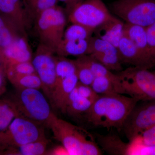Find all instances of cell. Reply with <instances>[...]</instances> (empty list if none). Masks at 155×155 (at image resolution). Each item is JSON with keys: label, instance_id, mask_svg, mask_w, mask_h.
I'll return each mask as SVG.
<instances>
[{"label": "cell", "instance_id": "1", "mask_svg": "<svg viewBox=\"0 0 155 155\" xmlns=\"http://www.w3.org/2000/svg\"><path fill=\"white\" fill-rule=\"evenodd\" d=\"M138 102L120 94L100 95L84 117L95 127L121 130L127 116Z\"/></svg>", "mask_w": 155, "mask_h": 155}, {"label": "cell", "instance_id": "2", "mask_svg": "<svg viewBox=\"0 0 155 155\" xmlns=\"http://www.w3.org/2000/svg\"><path fill=\"white\" fill-rule=\"evenodd\" d=\"M54 138L61 143L71 155H100L102 151L94 136L86 129L57 116L49 126Z\"/></svg>", "mask_w": 155, "mask_h": 155}, {"label": "cell", "instance_id": "3", "mask_svg": "<svg viewBox=\"0 0 155 155\" xmlns=\"http://www.w3.org/2000/svg\"><path fill=\"white\" fill-rule=\"evenodd\" d=\"M47 97L40 90L35 89L17 90L11 101L19 116L32 120L43 126L49 127L56 116Z\"/></svg>", "mask_w": 155, "mask_h": 155}, {"label": "cell", "instance_id": "4", "mask_svg": "<svg viewBox=\"0 0 155 155\" xmlns=\"http://www.w3.org/2000/svg\"><path fill=\"white\" fill-rule=\"evenodd\" d=\"M67 17L65 10L57 5L40 14L33 23L39 43L55 53L64 38Z\"/></svg>", "mask_w": 155, "mask_h": 155}, {"label": "cell", "instance_id": "5", "mask_svg": "<svg viewBox=\"0 0 155 155\" xmlns=\"http://www.w3.org/2000/svg\"><path fill=\"white\" fill-rule=\"evenodd\" d=\"M122 94L139 101L155 100V74L149 69L130 67L118 73Z\"/></svg>", "mask_w": 155, "mask_h": 155}, {"label": "cell", "instance_id": "6", "mask_svg": "<svg viewBox=\"0 0 155 155\" xmlns=\"http://www.w3.org/2000/svg\"><path fill=\"white\" fill-rule=\"evenodd\" d=\"M109 7L125 23L147 28L155 22V0H116Z\"/></svg>", "mask_w": 155, "mask_h": 155}, {"label": "cell", "instance_id": "7", "mask_svg": "<svg viewBox=\"0 0 155 155\" xmlns=\"http://www.w3.org/2000/svg\"><path fill=\"white\" fill-rule=\"evenodd\" d=\"M45 137L44 126L25 117L17 116L6 130L0 133V147L8 149Z\"/></svg>", "mask_w": 155, "mask_h": 155}, {"label": "cell", "instance_id": "8", "mask_svg": "<svg viewBox=\"0 0 155 155\" xmlns=\"http://www.w3.org/2000/svg\"><path fill=\"white\" fill-rule=\"evenodd\" d=\"M114 16L103 0H85L67 17L71 23H77L95 30Z\"/></svg>", "mask_w": 155, "mask_h": 155}, {"label": "cell", "instance_id": "9", "mask_svg": "<svg viewBox=\"0 0 155 155\" xmlns=\"http://www.w3.org/2000/svg\"><path fill=\"white\" fill-rule=\"evenodd\" d=\"M155 125V100L139 101L130 112L122 130L130 142Z\"/></svg>", "mask_w": 155, "mask_h": 155}, {"label": "cell", "instance_id": "10", "mask_svg": "<svg viewBox=\"0 0 155 155\" xmlns=\"http://www.w3.org/2000/svg\"><path fill=\"white\" fill-rule=\"evenodd\" d=\"M54 51L39 43L31 62L40 78L44 94L50 101L56 81V56Z\"/></svg>", "mask_w": 155, "mask_h": 155}, {"label": "cell", "instance_id": "11", "mask_svg": "<svg viewBox=\"0 0 155 155\" xmlns=\"http://www.w3.org/2000/svg\"><path fill=\"white\" fill-rule=\"evenodd\" d=\"M111 71L123 70L117 48L109 42L93 36L89 39L88 54Z\"/></svg>", "mask_w": 155, "mask_h": 155}, {"label": "cell", "instance_id": "12", "mask_svg": "<svg viewBox=\"0 0 155 155\" xmlns=\"http://www.w3.org/2000/svg\"><path fill=\"white\" fill-rule=\"evenodd\" d=\"M2 49L1 60L5 69L14 64L32 60L33 55L26 36L19 37Z\"/></svg>", "mask_w": 155, "mask_h": 155}, {"label": "cell", "instance_id": "13", "mask_svg": "<svg viewBox=\"0 0 155 155\" xmlns=\"http://www.w3.org/2000/svg\"><path fill=\"white\" fill-rule=\"evenodd\" d=\"M119 59L122 64L140 69H150L153 65L135 46L133 42L123 35L117 46Z\"/></svg>", "mask_w": 155, "mask_h": 155}, {"label": "cell", "instance_id": "14", "mask_svg": "<svg viewBox=\"0 0 155 155\" xmlns=\"http://www.w3.org/2000/svg\"><path fill=\"white\" fill-rule=\"evenodd\" d=\"M0 14L5 15L26 35L31 24L24 8L23 0H0Z\"/></svg>", "mask_w": 155, "mask_h": 155}, {"label": "cell", "instance_id": "15", "mask_svg": "<svg viewBox=\"0 0 155 155\" xmlns=\"http://www.w3.org/2000/svg\"><path fill=\"white\" fill-rule=\"evenodd\" d=\"M78 82L75 73L56 82L49 101L53 107L62 111L67 98Z\"/></svg>", "mask_w": 155, "mask_h": 155}, {"label": "cell", "instance_id": "16", "mask_svg": "<svg viewBox=\"0 0 155 155\" xmlns=\"http://www.w3.org/2000/svg\"><path fill=\"white\" fill-rule=\"evenodd\" d=\"M124 24V21L114 16L112 19L96 28L94 35L117 48L120 39L123 36Z\"/></svg>", "mask_w": 155, "mask_h": 155}, {"label": "cell", "instance_id": "17", "mask_svg": "<svg viewBox=\"0 0 155 155\" xmlns=\"http://www.w3.org/2000/svg\"><path fill=\"white\" fill-rule=\"evenodd\" d=\"M95 101L81 94L75 87L67 98L61 112L71 117L84 116Z\"/></svg>", "mask_w": 155, "mask_h": 155}, {"label": "cell", "instance_id": "18", "mask_svg": "<svg viewBox=\"0 0 155 155\" xmlns=\"http://www.w3.org/2000/svg\"><path fill=\"white\" fill-rule=\"evenodd\" d=\"M123 35L129 39L141 52L155 67L150 54L147 39L146 28L125 23L123 28Z\"/></svg>", "mask_w": 155, "mask_h": 155}, {"label": "cell", "instance_id": "19", "mask_svg": "<svg viewBox=\"0 0 155 155\" xmlns=\"http://www.w3.org/2000/svg\"><path fill=\"white\" fill-rule=\"evenodd\" d=\"M94 136L99 146L108 154L127 155L129 142L125 143L116 134L96 133Z\"/></svg>", "mask_w": 155, "mask_h": 155}, {"label": "cell", "instance_id": "20", "mask_svg": "<svg viewBox=\"0 0 155 155\" xmlns=\"http://www.w3.org/2000/svg\"><path fill=\"white\" fill-rule=\"evenodd\" d=\"M89 48V39H63L57 48L55 53L57 56L60 57L73 56L78 57L88 54Z\"/></svg>", "mask_w": 155, "mask_h": 155}, {"label": "cell", "instance_id": "21", "mask_svg": "<svg viewBox=\"0 0 155 155\" xmlns=\"http://www.w3.org/2000/svg\"><path fill=\"white\" fill-rule=\"evenodd\" d=\"M48 140L46 137L26 143L8 149V153L16 155H45L47 152Z\"/></svg>", "mask_w": 155, "mask_h": 155}, {"label": "cell", "instance_id": "22", "mask_svg": "<svg viewBox=\"0 0 155 155\" xmlns=\"http://www.w3.org/2000/svg\"><path fill=\"white\" fill-rule=\"evenodd\" d=\"M91 86L99 95L112 94H122L119 76L117 79L96 76L95 77Z\"/></svg>", "mask_w": 155, "mask_h": 155}, {"label": "cell", "instance_id": "23", "mask_svg": "<svg viewBox=\"0 0 155 155\" xmlns=\"http://www.w3.org/2000/svg\"><path fill=\"white\" fill-rule=\"evenodd\" d=\"M58 0H23L24 8L31 23L44 11L57 5Z\"/></svg>", "mask_w": 155, "mask_h": 155}, {"label": "cell", "instance_id": "24", "mask_svg": "<svg viewBox=\"0 0 155 155\" xmlns=\"http://www.w3.org/2000/svg\"><path fill=\"white\" fill-rule=\"evenodd\" d=\"M19 116V113L11 101L0 100V133L6 130L14 119Z\"/></svg>", "mask_w": 155, "mask_h": 155}, {"label": "cell", "instance_id": "25", "mask_svg": "<svg viewBox=\"0 0 155 155\" xmlns=\"http://www.w3.org/2000/svg\"><path fill=\"white\" fill-rule=\"evenodd\" d=\"M94 31L81 24L72 23L65 30L63 39L89 40L93 36Z\"/></svg>", "mask_w": 155, "mask_h": 155}, {"label": "cell", "instance_id": "26", "mask_svg": "<svg viewBox=\"0 0 155 155\" xmlns=\"http://www.w3.org/2000/svg\"><path fill=\"white\" fill-rule=\"evenodd\" d=\"M57 56L56 57V83L65 78L76 73V67L74 60H70L66 57Z\"/></svg>", "mask_w": 155, "mask_h": 155}, {"label": "cell", "instance_id": "27", "mask_svg": "<svg viewBox=\"0 0 155 155\" xmlns=\"http://www.w3.org/2000/svg\"><path fill=\"white\" fill-rule=\"evenodd\" d=\"M5 71L11 81L23 75L36 73L31 61L14 64L8 67Z\"/></svg>", "mask_w": 155, "mask_h": 155}, {"label": "cell", "instance_id": "28", "mask_svg": "<svg viewBox=\"0 0 155 155\" xmlns=\"http://www.w3.org/2000/svg\"><path fill=\"white\" fill-rule=\"evenodd\" d=\"M11 82L17 90L42 88L41 80L36 73L20 76Z\"/></svg>", "mask_w": 155, "mask_h": 155}, {"label": "cell", "instance_id": "29", "mask_svg": "<svg viewBox=\"0 0 155 155\" xmlns=\"http://www.w3.org/2000/svg\"><path fill=\"white\" fill-rule=\"evenodd\" d=\"M74 61L78 81L85 85L91 86L95 77L90 68L81 57H78Z\"/></svg>", "mask_w": 155, "mask_h": 155}, {"label": "cell", "instance_id": "30", "mask_svg": "<svg viewBox=\"0 0 155 155\" xmlns=\"http://www.w3.org/2000/svg\"><path fill=\"white\" fill-rule=\"evenodd\" d=\"M127 155H155V146L143 144L135 138L129 142Z\"/></svg>", "mask_w": 155, "mask_h": 155}, {"label": "cell", "instance_id": "31", "mask_svg": "<svg viewBox=\"0 0 155 155\" xmlns=\"http://www.w3.org/2000/svg\"><path fill=\"white\" fill-rule=\"evenodd\" d=\"M146 31L150 54L155 65V22L147 27Z\"/></svg>", "mask_w": 155, "mask_h": 155}, {"label": "cell", "instance_id": "32", "mask_svg": "<svg viewBox=\"0 0 155 155\" xmlns=\"http://www.w3.org/2000/svg\"><path fill=\"white\" fill-rule=\"evenodd\" d=\"M135 138L143 144L155 146V125L146 130Z\"/></svg>", "mask_w": 155, "mask_h": 155}, {"label": "cell", "instance_id": "33", "mask_svg": "<svg viewBox=\"0 0 155 155\" xmlns=\"http://www.w3.org/2000/svg\"><path fill=\"white\" fill-rule=\"evenodd\" d=\"M58 1L64 3L66 6L65 11L68 17L73 10L78 5L83 2L85 0H58Z\"/></svg>", "mask_w": 155, "mask_h": 155}, {"label": "cell", "instance_id": "34", "mask_svg": "<svg viewBox=\"0 0 155 155\" xmlns=\"http://www.w3.org/2000/svg\"><path fill=\"white\" fill-rule=\"evenodd\" d=\"M47 155H69V153L65 147L63 145L54 147L47 152Z\"/></svg>", "mask_w": 155, "mask_h": 155}, {"label": "cell", "instance_id": "35", "mask_svg": "<svg viewBox=\"0 0 155 155\" xmlns=\"http://www.w3.org/2000/svg\"><path fill=\"white\" fill-rule=\"evenodd\" d=\"M5 18V17L3 16H0V32L5 28L10 27V26H16L18 27L16 24H14V22H12H12L10 21L9 22H8L9 21H11L10 19H8L6 20Z\"/></svg>", "mask_w": 155, "mask_h": 155}, {"label": "cell", "instance_id": "36", "mask_svg": "<svg viewBox=\"0 0 155 155\" xmlns=\"http://www.w3.org/2000/svg\"><path fill=\"white\" fill-rule=\"evenodd\" d=\"M6 90L5 82L2 74L0 72V95L2 94Z\"/></svg>", "mask_w": 155, "mask_h": 155}, {"label": "cell", "instance_id": "37", "mask_svg": "<svg viewBox=\"0 0 155 155\" xmlns=\"http://www.w3.org/2000/svg\"><path fill=\"white\" fill-rule=\"evenodd\" d=\"M153 72H154V73H155V71H153Z\"/></svg>", "mask_w": 155, "mask_h": 155}]
</instances>
